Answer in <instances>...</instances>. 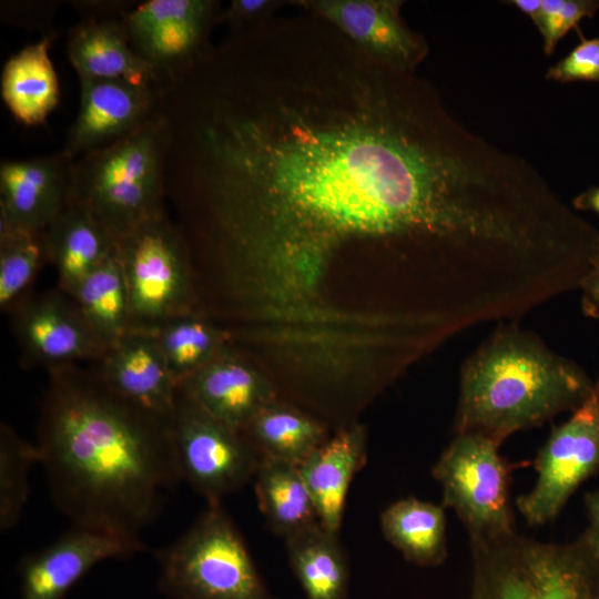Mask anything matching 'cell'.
Here are the masks:
<instances>
[{"label":"cell","mask_w":599,"mask_h":599,"mask_svg":"<svg viewBox=\"0 0 599 599\" xmlns=\"http://www.w3.org/2000/svg\"><path fill=\"white\" fill-rule=\"evenodd\" d=\"M160 113L166 205L199 291L278 338L425 313L489 235L484 139L426 79L316 17L226 39Z\"/></svg>","instance_id":"cell-1"},{"label":"cell","mask_w":599,"mask_h":599,"mask_svg":"<svg viewBox=\"0 0 599 599\" xmlns=\"http://www.w3.org/2000/svg\"><path fill=\"white\" fill-rule=\"evenodd\" d=\"M170 418L116 394L93 365L48 372L35 444L72 526L140 539L181 479Z\"/></svg>","instance_id":"cell-2"},{"label":"cell","mask_w":599,"mask_h":599,"mask_svg":"<svg viewBox=\"0 0 599 599\" xmlns=\"http://www.w3.org/2000/svg\"><path fill=\"white\" fill-rule=\"evenodd\" d=\"M575 362L516 322H501L460 370L455 434L507 437L572 412L593 387Z\"/></svg>","instance_id":"cell-3"},{"label":"cell","mask_w":599,"mask_h":599,"mask_svg":"<svg viewBox=\"0 0 599 599\" xmlns=\"http://www.w3.org/2000/svg\"><path fill=\"white\" fill-rule=\"evenodd\" d=\"M165 123L159 111L130 134L73 161L70 194L120 240L166 211Z\"/></svg>","instance_id":"cell-4"},{"label":"cell","mask_w":599,"mask_h":599,"mask_svg":"<svg viewBox=\"0 0 599 599\" xmlns=\"http://www.w3.org/2000/svg\"><path fill=\"white\" fill-rule=\"evenodd\" d=\"M154 555L158 588L170 599H278L222 501L207 502L181 537Z\"/></svg>","instance_id":"cell-5"},{"label":"cell","mask_w":599,"mask_h":599,"mask_svg":"<svg viewBox=\"0 0 599 599\" xmlns=\"http://www.w3.org/2000/svg\"><path fill=\"white\" fill-rule=\"evenodd\" d=\"M470 547L469 599H597V560L580 538L549 544L516 532Z\"/></svg>","instance_id":"cell-6"},{"label":"cell","mask_w":599,"mask_h":599,"mask_svg":"<svg viewBox=\"0 0 599 599\" xmlns=\"http://www.w3.org/2000/svg\"><path fill=\"white\" fill-rule=\"evenodd\" d=\"M130 300V331L154 332L197 312L186 244L167 210L116 242Z\"/></svg>","instance_id":"cell-7"},{"label":"cell","mask_w":599,"mask_h":599,"mask_svg":"<svg viewBox=\"0 0 599 599\" xmlns=\"http://www.w3.org/2000/svg\"><path fill=\"white\" fill-rule=\"evenodd\" d=\"M493 439L475 433L455 434L433 467L443 490V507L451 508L466 527L470 544L501 540L514 534L509 486L511 464Z\"/></svg>","instance_id":"cell-8"},{"label":"cell","mask_w":599,"mask_h":599,"mask_svg":"<svg viewBox=\"0 0 599 599\" xmlns=\"http://www.w3.org/2000/svg\"><path fill=\"white\" fill-rule=\"evenodd\" d=\"M170 425L180 478L206 502L222 501L254 478L261 457L242 433L206 414L177 386Z\"/></svg>","instance_id":"cell-9"},{"label":"cell","mask_w":599,"mask_h":599,"mask_svg":"<svg viewBox=\"0 0 599 599\" xmlns=\"http://www.w3.org/2000/svg\"><path fill=\"white\" fill-rule=\"evenodd\" d=\"M222 9L216 0H149L122 17L131 48L153 70L160 90L211 51L210 35Z\"/></svg>","instance_id":"cell-10"},{"label":"cell","mask_w":599,"mask_h":599,"mask_svg":"<svg viewBox=\"0 0 599 599\" xmlns=\"http://www.w3.org/2000/svg\"><path fill=\"white\" fill-rule=\"evenodd\" d=\"M537 481L517 498L530 526L554 520L571 495L599 470V375L587 398L555 427L534 460Z\"/></svg>","instance_id":"cell-11"},{"label":"cell","mask_w":599,"mask_h":599,"mask_svg":"<svg viewBox=\"0 0 599 599\" xmlns=\"http://www.w3.org/2000/svg\"><path fill=\"white\" fill-rule=\"evenodd\" d=\"M22 364L47 372L97 363L109 348L91 329L74 301L58 287L28 295L11 312Z\"/></svg>","instance_id":"cell-12"},{"label":"cell","mask_w":599,"mask_h":599,"mask_svg":"<svg viewBox=\"0 0 599 599\" xmlns=\"http://www.w3.org/2000/svg\"><path fill=\"white\" fill-rule=\"evenodd\" d=\"M400 0H290L317 17L368 55L397 69L416 72L426 59V39L407 27Z\"/></svg>","instance_id":"cell-13"},{"label":"cell","mask_w":599,"mask_h":599,"mask_svg":"<svg viewBox=\"0 0 599 599\" xmlns=\"http://www.w3.org/2000/svg\"><path fill=\"white\" fill-rule=\"evenodd\" d=\"M144 548L139 538L72 526L48 546L21 559L20 599H65L70 589L98 564L129 558Z\"/></svg>","instance_id":"cell-14"},{"label":"cell","mask_w":599,"mask_h":599,"mask_svg":"<svg viewBox=\"0 0 599 599\" xmlns=\"http://www.w3.org/2000/svg\"><path fill=\"white\" fill-rule=\"evenodd\" d=\"M160 90L112 79H80V104L62 151L72 160L130 134L158 112Z\"/></svg>","instance_id":"cell-15"},{"label":"cell","mask_w":599,"mask_h":599,"mask_svg":"<svg viewBox=\"0 0 599 599\" xmlns=\"http://www.w3.org/2000/svg\"><path fill=\"white\" fill-rule=\"evenodd\" d=\"M177 387L206 414L238 432L278 398L260 367L229 342Z\"/></svg>","instance_id":"cell-16"},{"label":"cell","mask_w":599,"mask_h":599,"mask_svg":"<svg viewBox=\"0 0 599 599\" xmlns=\"http://www.w3.org/2000/svg\"><path fill=\"white\" fill-rule=\"evenodd\" d=\"M72 159L62 150L0 165V230L41 233L65 205L71 187Z\"/></svg>","instance_id":"cell-17"},{"label":"cell","mask_w":599,"mask_h":599,"mask_svg":"<svg viewBox=\"0 0 599 599\" xmlns=\"http://www.w3.org/2000/svg\"><path fill=\"white\" fill-rule=\"evenodd\" d=\"M93 367L120 396L149 412L171 417L176 385L153 332L129 331Z\"/></svg>","instance_id":"cell-18"},{"label":"cell","mask_w":599,"mask_h":599,"mask_svg":"<svg viewBox=\"0 0 599 599\" xmlns=\"http://www.w3.org/2000/svg\"><path fill=\"white\" fill-rule=\"evenodd\" d=\"M367 460L366 430L361 423L337 429L301 465L317 520L338 535L349 485Z\"/></svg>","instance_id":"cell-19"},{"label":"cell","mask_w":599,"mask_h":599,"mask_svg":"<svg viewBox=\"0 0 599 599\" xmlns=\"http://www.w3.org/2000/svg\"><path fill=\"white\" fill-rule=\"evenodd\" d=\"M68 59L79 79H112L155 87L153 70L130 45L122 18H84L67 38Z\"/></svg>","instance_id":"cell-20"},{"label":"cell","mask_w":599,"mask_h":599,"mask_svg":"<svg viewBox=\"0 0 599 599\" xmlns=\"http://www.w3.org/2000/svg\"><path fill=\"white\" fill-rule=\"evenodd\" d=\"M48 263L57 287L71 296L80 283L115 248V238L71 194L44 231Z\"/></svg>","instance_id":"cell-21"},{"label":"cell","mask_w":599,"mask_h":599,"mask_svg":"<svg viewBox=\"0 0 599 599\" xmlns=\"http://www.w3.org/2000/svg\"><path fill=\"white\" fill-rule=\"evenodd\" d=\"M50 34L11 55L1 73V97L11 114L26 125L43 123L59 103V79L49 51Z\"/></svg>","instance_id":"cell-22"},{"label":"cell","mask_w":599,"mask_h":599,"mask_svg":"<svg viewBox=\"0 0 599 599\" xmlns=\"http://www.w3.org/2000/svg\"><path fill=\"white\" fill-rule=\"evenodd\" d=\"M241 433L260 457L297 466L331 436L321 420L280 398L265 405Z\"/></svg>","instance_id":"cell-23"},{"label":"cell","mask_w":599,"mask_h":599,"mask_svg":"<svg viewBox=\"0 0 599 599\" xmlns=\"http://www.w3.org/2000/svg\"><path fill=\"white\" fill-rule=\"evenodd\" d=\"M287 559L306 599H345L349 568L338 535L317 521L285 539Z\"/></svg>","instance_id":"cell-24"},{"label":"cell","mask_w":599,"mask_h":599,"mask_svg":"<svg viewBox=\"0 0 599 599\" xmlns=\"http://www.w3.org/2000/svg\"><path fill=\"white\" fill-rule=\"evenodd\" d=\"M253 479L258 508L274 535L286 539L318 521L300 466L261 457Z\"/></svg>","instance_id":"cell-25"},{"label":"cell","mask_w":599,"mask_h":599,"mask_svg":"<svg viewBox=\"0 0 599 599\" xmlns=\"http://www.w3.org/2000/svg\"><path fill=\"white\" fill-rule=\"evenodd\" d=\"M445 508L414 497L386 507L379 517L386 540L420 567L441 565L447 557Z\"/></svg>","instance_id":"cell-26"},{"label":"cell","mask_w":599,"mask_h":599,"mask_svg":"<svg viewBox=\"0 0 599 599\" xmlns=\"http://www.w3.org/2000/svg\"><path fill=\"white\" fill-rule=\"evenodd\" d=\"M70 297L105 346L110 347L130 331L129 292L116 246Z\"/></svg>","instance_id":"cell-27"},{"label":"cell","mask_w":599,"mask_h":599,"mask_svg":"<svg viewBox=\"0 0 599 599\" xmlns=\"http://www.w3.org/2000/svg\"><path fill=\"white\" fill-rule=\"evenodd\" d=\"M153 333L176 386L229 342L226 333L199 312L173 318Z\"/></svg>","instance_id":"cell-28"},{"label":"cell","mask_w":599,"mask_h":599,"mask_svg":"<svg viewBox=\"0 0 599 599\" xmlns=\"http://www.w3.org/2000/svg\"><path fill=\"white\" fill-rule=\"evenodd\" d=\"M44 263V232L0 230V309L11 313L28 295Z\"/></svg>","instance_id":"cell-29"},{"label":"cell","mask_w":599,"mask_h":599,"mask_svg":"<svg viewBox=\"0 0 599 599\" xmlns=\"http://www.w3.org/2000/svg\"><path fill=\"white\" fill-rule=\"evenodd\" d=\"M40 463L37 444L21 438L11 426L0 425V530L14 528L29 497V471Z\"/></svg>","instance_id":"cell-30"},{"label":"cell","mask_w":599,"mask_h":599,"mask_svg":"<svg viewBox=\"0 0 599 599\" xmlns=\"http://www.w3.org/2000/svg\"><path fill=\"white\" fill-rule=\"evenodd\" d=\"M599 9L597 0H541L536 24L544 39V51L551 54L560 39L583 18H592Z\"/></svg>","instance_id":"cell-31"},{"label":"cell","mask_w":599,"mask_h":599,"mask_svg":"<svg viewBox=\"0 0 599 599\" xmlns=\"http://www.w3.org/2000/svg\"><path fill=\"white\" fill-rule=\"evenodd\" d=\"M546 78L560 83L599 82V34L591 39L582 38L565 58L547 70Z\"/></svg>","instance_id":"cell-32"},{"label":"cell","mask_w":599,"mask_h":599,"mask_svg":"<svg viewBox=\"0 0 599 599\" xmlns=\"http://www.w3.org/2000/svg\"><path fill=\"white\" fill-rule=\"evenodd\" d=\"M290 1L283 0H232L223 8L220 24L226 27L229 34H236L258 27L275 17V12Z\"/></svg>","instance_id":"cell-33"},{"label":"cell","mask_w":599,"mask_h":599,"mask_svg":"<svg viewBox=\"0 0 599 599\" xmlns=\"http://www.w3.org/2000/svg\"><path fill=\"white\" fill-rule=\"evenodd\" d=\"M583 504L588 527L579 538L583 541L592 557L599 561V489L588 491L585 495Z\"/></svg>","instance_id":"cell-34"},{"label":"cell","mask_w":599,"mask_h":599,"mask_svg":"<svg viewBox=\"0 0 599 599\" xmlns=\"http://www.w3.org/2000/svg\"><path fill=\"white\" fill-rule=\"evenodd\" d=\"M581 307L587 316L599 318V253L581 287Z\"/></svg>","instance_id":"cell-35"},{"label":"cell","mask_w":599,"mask_h":599,"mask_svg":"<svg viewBox=\"0 0 599 599\" xmlns=\"http://www.w3.org/2000/svg\"><path fill=\"white\" fill-rule=\"evenodd\" d=\"M575 210L591 211L599 215V186H592L578 194L573 201Z\"/></svg>","instance_id":"cell-36"},{"label":"cell","mask_w":599,"mask_h":599,"mask_svg":"<svg viewBox=\"0 0 599 599\" xmlns=\"http://www.w3.org/2000/svg\"><path fill=\"white\" fill-rule=\"evenodd\" d=\"M506 3H511L518 8L532 20L535 26L538 23L541 11V0H509L506 1Z\"/></svg>","instance_id":"cell-37"},{"label":"cell","mask_w":599,"mask_h":599,"mask_svg":"<svg viewBox=\"0 0 599 599\" xmlns=\"http://www.w3.org/2000/svg\"><path fill=\"white\" fill-rule=\"evenodd\" d=\"M597 599H599V561H597Z\"/></svg>","instance_id":"cell-38"}]
</instances>
